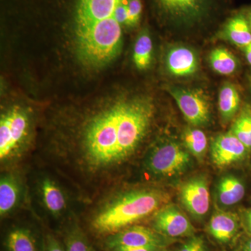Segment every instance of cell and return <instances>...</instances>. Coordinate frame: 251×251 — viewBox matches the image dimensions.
Segmentation results:
<instances>
[{"label":"cell","mask_w":251,"mask_h":251,"mask_svg":"<svg viewBox=\"0 0 251 251\" xmlns=\"http://www.w3.org/2000/svg\"><path fill=\"white\" fill-rule=\"evenodd\" d=\"M169 91L183 115L190 124L195 126H201L208 124L210 119V106L201 91L178 87H171Z\"/></svg>","instance_id":"7"},{"label":"cell","mask_w":251,"mask_h":251,"mask_svg":"<svg viewBox=\"0 0 251 251\" xmlns=\"http://www.w3.org/2000/svg\"><path fill=\"white\" fill-rule=\"evenodd\" d=\"M21 188L13 175H6L0 180V214L1 217L14 210L19 202Z\"/></svg>","instance_id":"18"},{"label":"cell","mask_w":251,"mask_h":251,"mask_svg":"<svg viewBox=\"0 0 251 251\" xmlns=\"http://www.w3.org/2000/svg\"><path fill=\"white\" fill-rule=\"evenodd\" d=\"M43 204L52 215L59 216L67 208V198L59 185L49 177L44 178L39 183Z\"/></svg>","instance_id":"14"},{"label":"cell","mask_w":251,"mask_h":251,"mask_svg":"<svg viewBox=\"0 0 251 251\" xmlns=\"http://www.w3.org/2000/svg\"><path fill=\"white\" fill-rule=\"evenodd\" d=\"M245 186L240 179L232 175L224 176L217 186V197L222 205H234L245 196Z\"/></svg>","instance_id":"17"},{"label":"cell","mask_w":251,"mask_h":251,"mask_svg":"<svg viewBox=\"0 0 251 251\" xmlns=\"http://www.w3.org/2000/svg\"><path fill=\"white\" fill-rule=\"evenodd\" d=\"M249 151L247 147L229 130L228 133L216 137L213 141L211 159L216 166L224 168L244 159Z\"/></svg>","instance_id":"10"},{"label":"cell","mask_w":251,"mask_h":251,"mask_svg":"<svg viewBox=\"0 0 251 251\" xmlns=\"http://www.w3.org/2000/svg\"><path fill=\"white\" fill-rule=\"evenodd\" d=\"M209 63L214 72L224 75L233 74L239 67L237 57L228 50L223 47L216 48L211 51Z\"/></svg>","instance_id":"20"},{"label":"cell","mask_w":251,"mask_h":251,"mask_svg":"<svg viewBox=\"0 0 251 251\" xmlns=\"http://www.w3.org/2000/svg\"><path fill=\"white\" fill-rule=\"evenodd\" d=\"M243 251H251V238L244 244Z\"/></svg>","instance_id":"31"},{"label":"cell","mask_w":251,"mask_h":251,"mask_svg":"<svg viewBox=\"0 0 251 251\" xmlns=\"http://www.w3.org/2000/svg\"><path fill=\"white\" fill-rule=\"evenodd\" d=\"M165 240L158 232L143 226H135L124 229L108 239V247L160 248L164 245Z\"/></svg>","instance_id":"11"},{"label":"cell","mask_w":251,"mask_h":251,"mask_svg":"<svg viewBox=\"0 0 251 251\" xmlns=\"http://www.w3.org/2000/svg\"><path fill=\"white\" fill-rule=\"evenodd\" d=\"M239 229L237 216L232 213L219 211L212 216L208 231L211 237L223 244L230 242Z\"/></svg>","instance_id":"13"},{"label":"cell","mask_w":251,"mask_h":251,"mask_svg":"<svg viewBox=\"0 0 251 251\" xmlns=\"http://www.w3.org/2000/svg\"><path fill=\"white\" fill-rule=\"evenodd\" d=\"M230 131L251 150V108L245 107L236 119Z\"/></svg>","instance_id":"23"},{"label":"cell","mask_w":251,"mask_h":251,"mask_svg":"<svg viewBox=\"0 0 251 251\" xmlns=\"http://www.w3.org/2000/svg\"><path fill=\"white\" fill-rule=\"evenodd\" d=\"M198 64L197 54L186 46H175L167 54V69L174 76L186 77L193 75L197 72Z\"/></svg>","instance_id":"12"},{"label":"cell","mask_w":251,"mask_h":251,"mask_svg":"<svg viewBox=\"0 0 251 251\" xmlns=\"http://www.w3.org/2000/svg\"><path fill=\"white\" fill-rule=\"evenodd\" d=\"M241 99L237 87L231 82H225L219 94V110L223 121H230L239 110Z\"/></svg>","instance_id":"19"},{"label":"cell","mask_w":251,"mask_h":251,"mask_svg":"<svg viewBox=\"0 0 251 251\" xmlns=\"http://www.w3.org/2000/svg\"><path fill=\"white\" fill-rule=\"evenodd\" d=\"M128 19L127 26L135 27L139 23L143 11L142 0H128Z\"/></svg>","instance_id":"25"},{"label":"cell","mask_w":251,"mask_h":251,"mask_svg":"<svg viewBox=\"0 0 251 251\" xmlns=\"http://www.w3.org/2000/svg\"><path fill=\"white\" fill-rule=\"evenodd\" d=\"M209 186L206 178L197 176L181 185L179 199L181 204L194 217L202 219L207 214L210 205Z\"/></svg>","instance_id":"8"},{"label":"cell","mask_w":251,"mask_h":251,"mask_svg":"<svg viewBox=\"0 0 251 251\" xmlns=\"http://www.w3.org/2000/svg\"><path fill=\"white\" fill-rule=\"evenodd\" d=\"M44 251H67V250L54 236L46 234L44 242Z\"/></svg>","instance_id":"27"},{"label":"cell","mask_w":251,"mask_h":251,"mask_svg":"<svg viewBox=\"0 0 251 251\" xmlns=\"http://www.w3.org/2000/svg\"><path fill=\"white\" fill-rule=\"evenodd\" d=\"M244 54H245L247 62L251 65V43L249 45L244 48Z\"/></svg>","instance_id":"29"},{"label":"cell","mask_w":251,"mask_h":251,"mask_svg":"<svg viewBox=\"0 0 251 251\" xmlns=\"http://www.w3.org/2000/svg\"><path fill=\"white\" fill-rule=\"evenodd\" d=\"M246 221H247L248 227L251 232V209L247 211L246 214Z\"/></svg>","instance_id":"30"},{"label":"cell","mask_w":251,"mask_h":251,"mask_svg":"<svg viewBox=\"0 0 251 251\" xmlns=\"http://www.w3.org/2000/svg\"><path fill=\"white\" fill-rule=\"evenodd\" d=\"M128 0H77L75 32L81 59L92 67L111 62L121 51L122 6Z\"/></svg>","instance_id":"2"},{"label":"cell","mask_w":251,"mask_h":251,"mask_svg":"<svg viewBox=\"0 0 251 251\" xmlns=\"http://www.w3.org/2000/svg\"><path fill=\"white\" fill-rule=\"evenodd\" d=\"M30 130L27 112L14 106L3 112L0 118V159L6 163L21 156L25 150Z\"/></svg>","instance_id":"4"},{"label":"cell","mask_w":251,"mask_h":251,"mask_svg":"<svg viewBox=\"0 0 251 251\" xmlns=\"http://www.w3.org/2000/svg\"><path fill=\"white\" fill-rule=\"evenodd\" d=\"M159 248L148 247H117L113 249L115 251H158Z\"/></svg>","instance_id":"28"},{"label":"cell","mask_w":251,"mask_h":251,"mask_svg":"<svg viewBox=\"0 0 251 251\" xmlns=\"http://www.w3.org/2000/svg\"><path fill=\"white\" fill-rule=\"evenodd\" d=\"M170 195L156 188L135 190L122 195L94 218L92 226L100 234H114L157 212L169 203Z\"/></svg>","instance_id":"3"},{"label":"cell","mask_w":251,"mask_h":251,"mask_svg":"<svg viewBox=\"0 0 251 251\" xmlns=\"http://www.w3.org/2000/svg\"></svg>","instance_id":"33"},{"label":"cell","mask_w":251,"mask_h":251,"mask_svg":"<svg viewBox=\"0 0 251 251\" xmlns=\"http://www.w3.org/2000/svg\"><path fill=\"white\" fill-rule=\"evenodd\" d=\"M191 163L190 153L179 143L166 141L157 145L149 153L145 166L158 177H173L182 174Z\"/></svg>","instance_id":"5"},{"label":"cell","mask_w":251,"mask_h":251,"mask_svg":"<svg viewBox=\"0 0 251 251\" xmlns=\"http://www.w3.org/2000/svg\"><path fill=\"white\" fill-rule=\"evenodd\" d=\"M248 21H249V24L251 27V9L249 11V14L247 15Z\"/></svg>","instance_id":"32"},{"label":"cell","mask_w":251,"mask_h":251,"mask_svg":"<svg viewBox=\"0 0 251 251\" xmlns=\"http://www.w3.org/2000/svg\"><path fill=\"white\" fill-rule=\"evenodd\" d=\"M146 134V122L136 107L130 100L120 101L86 122L72 158L86 175L108 174L131 157Z\"/></svg>","instance_id":"1"},{"label":"cell","mask_w":251,"mask_h":251,"mask_svg":"<svg viewBox=\"0 0 251 251\" xmlns=\"http://www.w3.org/2000/svg\"><path fill=\"white\" fill-rule=\"evenodd\" d=\"M182 141L188 152L197 158L202 159L207 151L208 142L205 133L198 128H188L182 135Z\"/></svg>","instance_id":"22"},{"label":"cell","mask_w":251,"mask_h":251,"mask_svg":"<svg viewBox=\"0 0 251 251\" xmlns=\"http://www.w3.org/2000/svg\"><path fill=\"white\" fill-rule=\"evenodd\" d=\"M153 226L157 232L170 237L192 235L195 230L189 219L174 204H166L157 211Z\"/></svg>","instance_id":"9"},{"label":"cell","mask_w":251,"mask_h":251,"mask_svg":"<svg viewBox=\"0 0 251 251\" xmlns=\"http://www.w3.org/2000/svg\"><path fill=\"white\" fill-rule=\"evenodd\" d=\"M67 251H93L85 234L77 227H74L68 232L65 239Z\"/></svg>","instance_id":"24"},{"label":"cell","mask_w":251,"mask_h":251,"mask_svg":"<svg viewBox=\"0 0 251 251\" xmlns=\"http://www.w3.org/2000/svg\"><path fill=\"white\" fill-rule=\"evenodd\" d=\"M178 251H207L205 244L201 237H193L184 243Z\"/></svg>","instance_id":"26"},{"label":"cell","mask_w":251,"mask_h":251,"mask_svg":"<svg viewBox=\"0 0 251 251\" xmlns=\"http://www.w3.org/2000/svg\"><path fill=\"white\" fill-rule=\"evenodd\" d=\"M6 251H40L35 234L25 227H16L8 232L4 241Z\"/></svg>","instance_id":"16"},{"label":"cell","mask_w":251,"mask_h":251,"mask_svg":"<svg viewBox=\"0 0 251 251\" xmlns=\"http://www.w3.org/2000/svg\"><path fill=\"white\" fill-rule=\"evenodd\" d=\"M223 35L229 42L245 48L251 43V27L247 16L243 14L234 15L224 26Z\"/></svg>","instance_id":"15"},{"label":"cell","mask_w":251,"mask_h":251,"mask_svg":"<svg viewBox=\"0 0 251 251\" xmlns=\"http://www.w3.org/2000/svg\"><path fill=\"white\" fill-rule=\"evenodd\" d=\"M153 42L148 31H142L135 41L133 60L135 67L140 70L150 67L152 60Z\"/></svg>","instance_id":"21"},{"label":"cell","mask_w":251,"mask_h":251,"mask_svg":"<svg viewBox=\"0 0 251 251\" xmlns=\"http://www.w3.org/2000/svg\"><path fill=\"white\" fill-rule=\"evenodd\" d=\"M160 13L171 25L191 27L210 15L212 0H155Z\"/></svg>","instance_id":"6"}]
</instances>
